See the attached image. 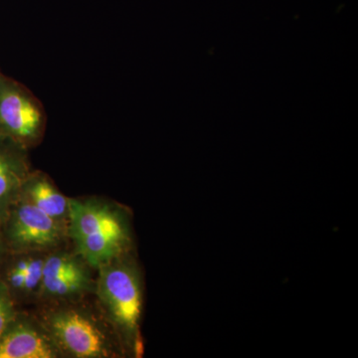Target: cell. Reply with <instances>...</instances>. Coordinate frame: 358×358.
Masks as SVG:
<instances>
[{
	"instance_id": "9",
	"label": "cell",
	"mask_w": 358,
	"mask_h": 358,
	"mask_svg": "<svg viewBox=\"0 0 358 358\" xmlns=\"http://www.w3.org/2000/svg\"><path fill=\"white\" fill-rule=\"evenodd\" d=\"M29 150L0 134V218L20 194L21 186L31 173Z\"/></svg>"
},
{
	"instance_id": "1",
	"label": "cell",
	"mask_w": 358,
	"mask_h": 358,
	"mask_svg": "<svg viewBox=\"0 0 358 358\" xmlns=\"http://www.w3.org/2000/svg\"><path fill=\"white\" fill-rule=\"evenodd\" d=\"M68 237L75 251L96 271L131 251L128 213L98 197L70 199Z\"/></svg>"
},
{
	"instance_id": "5",
	"label": "cell",
	"mask_w": 358,
	"mask_h": 358,
	"mask_svg": "<svg viewBox=\"0 0 358 358\" xmlns=\"http://www.w3.org/2000/svg\"><path fill=\"white\" fill-rule=\"evenodd\" d=\"M43 105L26 87L0 72V134L31 150L46 129Z\"/></svg>"
},
{
	"instance_id": "4",
	"label": "cell",
	"mask_w": 358,
	"mask_h": 358,
	"mask_svg": "<svg viewBox=\"0 0 358 358\" xmlns=\"http://www.w3.org/2000/svg\"><path fill=\"white\" fill-rule=\"evenodd\" d=\"M2 223L7 250L11 253L49 252L64 246L69 240L67 224L59 222L18 196Z\"/></svg>"
},
{
	"instance_id": "2",
	"label": "cell",
	"mask_w": 358,
	"mask_h": 358,
	"mask_svg": "<svg viewBox=\"0 0 358 358\" xmlns=\"http://www.w3.org/2000/svg\"><path fill=\"white\" fill-rule=\"evenodd\" d=\"M42 307L37 315L63 357L115 358L124 355L121 339L98 305L94 308L83 300Z\"/></svg>"
},
{
	"instance_id": "7",
	"label": "cell",
	"mask_w": 358,
	"mask_h": 358,
	"mask_svg": "<svg viewBox=\"0 0 358 358\" xmlns=\"http://www.w3.org/2000/svg\"><path fill=\"white\" fill-rule=\"evenodd\" d=\"M63 357L38 315L18 310L0 336V358Z\"/></svg>"
},
{
	"instance_id": "12",
	"label": "cell",
	"mask_w": 358,
	"mask_h": 358,
	"mask_svg": "<svg viewBox=\"0 0 358 358\" xmlns=\"http://www.w3.org/2000/svg\"><path fill=\"white\" fill-rule=\"evenodd\" d=\"M7 253H8V250H7L6 238H4L3 223H2V219L0 218V264L3 261Z\"/></svg>"
},
{
	"instance_id": "8",
	"label": "cell",
	"mask_w": 358,
	"mask_h": 358,
	"mask_svg": "<svg viewBox=\"0 0 358 358\" xmlns=\"http://www.w3.org/2000/svg\"><path fill=\"white\" fill-rule=\"evenodd\" d=\"M47 254L48 252H8L0 264V281L18 308L24 303H39Z\"/></svg>"
},
{
	"instance_id": "10",
	"label": "cell",
	"mask_w": 358,
	"mask_h": 358,
	"mask_svg": "<svg viewBox=\"0 0 358 358\" xmlns=\"http://www.w3.org/2000/svg\"><path fill=\"white\" fill-rule=\"evenodd\" d=\"M18 197L59 222L68 225L70 197L63 194L46 173L32 169L21 186Z\"/></svg>"
},
{
	"instance_id": "3",
	"label": "cell",
	"mask_w": 358,
	"mask_h": 358,
	"mask_svg": "<svg viewBox=\"0 0 358 358\" xmlns=\"http://www.w3.org/2000/svg\"><path fill=\"white\" fill-rule=\"evenodd\" d=\"M96 303L124 350H136L143 313L140 273L129 253L96 268Z\"/></svg>"
},
{
	"instance_id": "6",
	"label": "cell",
	"mask_w": 358,
	"mask_h": 358,
	"mask_svg": "<svg viewBox=\"0 0 358 358\" xmlns=\"http://www.w3.org/2000/svg\"><path fill=\"white\" fill-rule=\"evenodd\" d=\"M95 268L79 254L64 246L51 250L45 260L41 305L76 303L95 294Z\"/></svg>"
},
{
	"instance_id": "11",
	"label": "cell",
	"mask_w": 358,
	"mask_h": 358,
	"mask_svg": "<svg viewBox=\"0 0 358 358\" xmlns=\"http://www.w3.org/2000/svg\"><path fill=\"white\" fill-rule=\"evenodd\" d=\"M20 308L14 303L3 282L0 281V336L13 319Z\"/></svg>"
}]
</instances>
